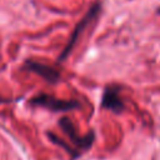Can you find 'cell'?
Segmentation results:
<instances>
[{
	"label": "cell",
	"mask_w": 160,
	"mask_h": 160,
	"mask_svg": "<svg viewBox=\"0 0 160 160\" xmlns=\"http://www.w3.org/2000/svg\"><path fill=\"white\" fill-rule=\"evenodd\" d=\"M101 108L108 109L112 112L120 114L122 112V110L125 109V104L120 98V88L111 85V86H106L104 92H102V98H101Z\"/></svg>",
	"instance_id": "5"
},
{
	"label": "cell",
	"mask_w": 160,
	"mask_h": 160,
	"mask_svg": "<svg viewBox=\"0 0 160 160\" xmlns=\"http://www.w3.org/2000/svg\"><path fill=\"white\" fill-rule=\"evenodd\" d=\"M156 12H158V14L160 15V8H158V10H156Z\"/></svg>",
	"instance_id": "7"
},
{
	"label": "cell",
	"mask_w": 160,
	"mask_h": 160,
	"mask_svg": "<svg viewBox=\"0 0 160 160\" xmlns=\"http://www.w3.org/2000/svg\"><path fill=\"white\" fill-rule=\"evenodd\" d=\"M59 126L62 129V131L68 135V138L70 139V141L76 146V149L81 152L88 151L95 140V132L92 130H90L89 132H86L85 135H80L76 131V128L74 125V122L71 121V119L62 116L59 120Z\"/></svg>",
	"instance_id": "2"
},
{
	"label": "cell",
	"mask_w": 160,
	"mask_h": 160,
	"mask_svg": "<svg viewBox=\"0 0 160 160\" xmlns=\"http://www.w3.org/2000/svg\"><path fill=\"white\" fill-rule=\"evenodd\" d=\"M46 135H48V138L51 140V142H54V144L58 145V146H61V148L70 155V160H75V159H78V158L81 155V152H80L78 149H74V148H71L70 145H68V144H66L65 141H62L56 134H54V132H51V131H48Z\"/></svg>",
	"instance_id": "6"
},
{
	"label": "cell",
	"mask_w": 160,
	"mask_h": 160,
	"mask_svg": "<svg viewBox=\"0 0 160 160\" xmlns=\"http://www.w3.org/2000/svg\"><path fill=\"white\" fill-rule=\"evenodd\" d=\"M100 9H101V4H100V2H95V4L88 10V12H86L85 16L81 19V21L78 22V25L75 26L74 31L71 32V35H70V38H69V41H68L66 46L64 48V50H62L61 54L59 55V58H58V62H62V61L69 56V54H70L71 50L74 49V46H75V44H76L79 36H80L81 32L86 29V26H88V25H89V24L98 16Z\"/></svg>",
	"instance_id": "3"
},
{
	"label": "cell",
	"mask_w": 160,
	"mask_h": 160,
	"mask_svg": "<svg viewBox=\"0 0 160 160\" xmlns=\"http://www.w3.org/2000/svg\"><path fill=\"white\" fill-rule=\"evenodd\" d=\"M22 70L34 72L36 75H39L40 78H42L45 81H48L49 84H58L60 80V71L56 70L55 68L44 64V62H39L36 60H25L24 65H22Z\"/></svg>",
	"instance_id": "4"
},
{
	"label": "cell",
	"mask_w": 160,
	"mask_h": 160,
	"mask_svg": "<svg viewBox=\"0 0 160 160\" xmlns=\"http://www.w3.org/2000/svg\"><path fill=\"white\" fill-rule=\"evenodd\" d=\"M29 104L32 106H40L44 109H48L50 111L54 112H60V111H71L75 109L81 108V104L78 100H62V99H58L52 95L49 94H38L36 96L31 98L29 100Z\"/></svg>",
	"instance_id": "1"
}]
</instances>
